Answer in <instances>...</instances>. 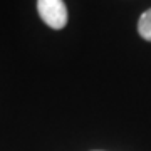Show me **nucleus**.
<instances>
[{"label": "nucleus", "instance_id": "nucleus-1", "mask_svg": "<svg viewBox=\"0 0 151 151\" xmlns=\"http://www.w3.org/2000/svg\"><path fill=\"white\" fill-rule=\"evenodd\" d=\"M39 15L50 29L60 30L67 24V7L62 0H37Z\"/></svg>", "mask_w": 151, "mask_h": 151}, {"label": "nucleus", "instance_id": "nucleus-2", "mask_svg": "<svg viewBox=\"0 0 151 151\" xmlns=\"http://www.w3.org/2000/svg\"><path fill=\"white\" fill-rule=\"evenodd\" d=\"M138 32L145 40H150L151 42V9L146 10L143 15L139 17V22H138Z\"/></svg>", "mask_w": 151, "mask_h": 151}]
</instances>
